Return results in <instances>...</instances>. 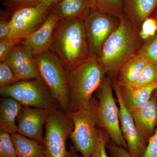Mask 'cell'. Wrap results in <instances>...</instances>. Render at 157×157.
<instances>
[{
    "label": "cell",
    "mask_w": 157,
    "mask_h": 157,
    "mask_svg": "<svg viewBox=\"0 0 157 157\" xmlns=\"http://www.w3.org/2000/svg\"><path fill=\"white\" fill-rule=\"evenodd\" d=\"M18 157H47L44 145L36 140L16 133L11 135Z\"/></svg>",
    "instance_id": "44dd1931"
},
{
    "label": "cell",
    "mask_w": 157,
    "mask_h": 157,
    "mask_svg": "<svg viewBox=\"0 0 157 157\" xmlns=\"http://www.w3.org/2000/svg\"><path fill=\"white\" fill-rule=\"evenodd\" d=\"M0 94L2 97L14 98L23 105L48 109L56 108L55 100L40 79L21 80L10 86L0 87Z\"/></svg>",
    "instance_id": "ba28073f"
},
{
    "label": "cell",
    "mask_w": 157,
    "mask_h": 157,
    "mask_svg": "<svg viewBox=\"0 0 157 157\" xmlns=\"http://www.w3.org/2000/svg\"><path fill=\"white\" fill-rule=\"evenodd\" d=\"M43 144L47 157H74L75 150L67 151L66 142L74 128L72 121L57 108L51 109L45 124Z\"/></svg>",
    "instance_id": "52a82bcc"
},
{
    "label": "cell",
    "mask_w": 157,
    "mask_h": 157,
    "mask_svg": "<svg viewBox=\"0 0 157 157\" xmlns=\"http://www.w3.org/2000/svg\"><path fill=\"white\" fill-rule=\"evenodd\" d=\"M49 50L58 57L66 71L86 59L90 50L83 19H59Z\"/></svg>",
    "instance_id": "6da1fadb"
},
{
    "label": "cell",
    "mask_w": 157,
    "mask_h": 157,
    "mask_svg": "<svg viewBox=\"0 0 157 157\" xmlns=\"http://www.w3.org/2000/svg\"><path fill=\"white\" fill-rule=\"evenodd\" d=\"M157 31V20L149 17L144 21L138 35L142 40H147L154 36Z\"/></svg>",
    "instance_id": "f1b7e54d"
},
{
    "label": "cell",
    "mask_w": 157,
    "mask_h": 157,
    "mask_svg": "<svg viewBox=\"0 0 157 157\" xmlns=\"http://www.w3.org/2000/svg\"><path fill=\"white\" fill-rule=\"evenodd\" d=\"M19 40L9 39L0 42V62L5 61L7 56L17 44Z\"/></svg>",
    "instance_id": "4dcf8cb0"
},
{
    "label": "cell",
    "mask_w": 157,
    "mask_h": 157,
    "mask_svg": "<svg viewBox=\"0 0 157 157\" xmlns=\"http://www.w3.org/2000/svg\"><path fill=\"white\" fill-rule=\"evenodd\" d=\"M110 138L104 129L99 128V135L97 144L90 157H108L106 148Z\"/></svg>",
    "instance_id": "4316f807"
},
{
    "label": "cell",
    "mask_w": 157,
    "mask_h": 157,
    "mask_svg": "<svg viewBox=\"0 0 157 157\" xmlns=\"http://www.w3.org/2000/svg\"><path fill=\"white\" fill-rule=\"evenodd\" d=\"M66 72L70 90L68 111H76L89 106L93 94L106 78V73L97 56L90 55L84 61Z\"/></svg>",
    "instance_id": "3957f363"
},
{
    "label": "cell",
    "mask_w": 157,
    "mask_h": 157,
    "mask_svg": "<svg viewBox=\"0 0 157 157\" xmlns=\"http://www.w3.org/2000/svg\"><path fill=\"white\" fill-rule=\"evenodd\" d=\"M11 13L5 11L1 13V20H0V42L5 41L9 39L11 27H10V19Z\"/></svg>",
    "instance_id": "f546056e"
},
{
    "label": "cell",
    "mask_w": 157,
    "mask_h": 157,
    "mask_svg": "<svg viewBox=\"0 0 157 157\" xmlns=\"http://www.w3.org/2000/svg\"><path fill=\"white\" fill-rule=\"evenodd\" d=\"M18 81L8 64L6 61L0 62V87L10 86Z\"/></svg>",
    "instance_id": "d4e9b609"
},
{
    "label": "cell",
    "mask_w": 157,
    "mask_h": 157,
    "mask_svg": "<svg viewBox=\"0 0 157 157\" xmlns=\"http://www.w3.org/2000/svg\"><path fill=\"white\" fill-rule=\"evenodd\" d=\"M35 57L42 81L60 108L67 111L70 104V90L67 72L61 62L50 50Z\"/></svg>",
    "instance_id": "5b68a950"
},
{
    "label": "cell",
    "mask_w": 157,
    "mask_h": 157,
    "mask_svg": "<svg viewBox=\"0 0 157 157\" xmlns=\"http://www.w3.org/2000/svg\"><path fill=\"white\" fill-rule=\"evenodd\" d=\"M50 9L41 6L25 7L15 10L11 14L9 39L21 41L33 33L43 24Z\"/></svg>",
    "instance_id": "30bf717a"
},
{
    "label": "cell",
    "mask_w": 157,
    "mask_h": 157,
    "mask_svg": "<svg viewBox=\"0 0 157 157\" xmlns=\"http://www.w3.org/2000/svg\"><path fill=\"white\" fill-rule=\"evenodd\" d=\"M157 67L148 62L135 83L129 88H137L148 86L156 83Z\"/></svg>",
    "instance_id": "603a6c76"
},
{
    "label": "cell",
    "mask_w": 157,
    "mask_h": 157,
    "mask_svg": "<svg viewBox=\"0 0 157 157\" xmlns=\"http://www.w3.org/2000/svg\"><path fill=\"white\" fill-rule=\"evenodd\" d=\"M148 61L135 54L121 67L118 72L117 80L121 87H131L143 71Z\"/></svg>",
    "instance_id": "ffe728a7"
},
{
    "label": "cell",
    "mask_w": 157,
    "mask_h": 157,
    "mask_svg": "<svg viewBox=\"0 0 157 157\" xmlns=\"http://www.w3.org/2000/svg\"><path fill=\"white\" fill-rule=\"evenodd\" d=\"M97 104L98 102L92 98L87 107L76 111H66L74 125L70 135L73 148L86 157H91L99 137V128L97 127L96 117Z\"/></svg>",
    "instance_id": "277c9868"
},
{
    "label": "cell",
    "mask_w": 157,
    "mask_h": 157,
    "mask_svg": "<svg viewBox=\"0 0 157 157\" xmlns=\"http://www.w3.org/2000/svg\"></svg>",
    "instance_id": "74e56055"
},
{
    "label": "cell",
    "mask_w": 157,
    "mask_h": 157,
    "mask_svg": "<svg viewBox=\"0 0 157 157\" xmlns=\"http://www.w3.org/2000/svg\"></svg>",
    "instance_id": "8d00e7d4"
},
{
    "label": "cell",
    "mask_w": 157,
    "mask_h": 157,
    "mask_svg": "<svg viewBox=\"0 0 157 157\" xmlns=\"http://www.w3.org/2000/svg\"><path fill=\"white\" fill-rule=\"evenodd\" d=\"M59 17L51 10L48 17L39 29L20 41L35 57L49 50L52 39Z\"/></svg>",
    "instance_id": "5bb4252c"
},
{
    "label": "cell",
    "mask_w": 157,
    "mask_h": 157,
    "mask_svg": "<svg viewBox=\"0 0 157 157\" xmlns=\"http://www.w3.org/2000/svg\"><path fill=\"white\" fill-rule=\"evenodd\" d=\"M142 157H157V127L149 138L146 150Z\"/></svg>",
    "instance_id": "d6a6232c"
},
{
    "label": "cell",
    "mask_w": 157,
    "mask_h": 157,
    "mask_svg": "<svg viewBox=\"0 0 157 157\" xmlns=\"http://www.w3.org/2000/svg\"><path fill=\"white\" fill-rule=\"evenodd\" d=\"M113 17L92 8L83 18L90 55L98 56L106 40L117 26L119 20L117 22Z\"/></svg>",
    "instance_id": "9c48e42d"
},
{
    "label": "cell",
    "mask_w": 157,
    "mask_h": 157,
    "mask_svg": "<svg viewBox=\"0 0 157 157\" xmlns=\"http://www.w3.org/2000/svg\"><path fill=\"white\" fill-rule=\"evenodd\" d=\"M153 96H154V97H156V98H157V88L155 90L154 92L153 93L152 95Z\"/></svg>",
    "instance_id": "e575fe53"
},
{
    "label": "cell",
    "mask_w": 157,
    "mask_h": 157,
    "mask_svg": "<svg viewBox=\"0 0 157 157\" xmlns=\"http://www.w3.org/2000/svg\"><path fill=\"white\" fill-rule=\"evenodd\" d=\"M5 61L13 70L18 81L32 79L42 81L37 68L36 57L21 42L14 46Z\"/></svg>",
    "instance_id": "4fadbf2b"
},
{
    "label": "cell",
    "mask_w": 157,
    "mask_h": 157,
    "mask_svg": "<svg viewBox=\"0 0 157 157\" xmlns=\"http://www.w3.org/2000/svg\"><path fill=\"white\" fill-rule=\"evenodd\" d=\"M157 88V82L137 88L126 89L120 86L121 97L124 105L131 112L140 109L148 102Z\"/></svg>",
    "instance_id": "ac0fdd59"
},
{
    "label": "cell",
    "mask_w": 157,
    "mask_h": 157,
    "mask_svg": "<svg viewBox=\"0 0 157 157\" xmlns=\"http://www.w3.org/2000/svg\"><path fill=\"white\" fill-rule=\"evenodd\" d=\"M61 0H41L39 6H42L47 9H51Z\"/></svg>",
    "instance_id": "836d02e7"
},
{
    "label": "cell",
    "mask_w": 157,
    "mask_h": 157,
    "mask_svg": "<svg viewBox=\"0 0 157 157\" xmlns=\"http://www.w3.org/2000/svg\"><path fill=\"white\" fill-rule=\"evenodd\" d=\"M136 54L157 67V35L147 40Z\"/></svg>",
    "instance_id": "cb8c5ba5"
},
{
    "label": "cell",
    "mask_w": 157,
    "mask_h": 157,
    "mask_svg": "<svg viewBox=\"0 0 157 157\" xmlns=\"http://www.w3.org/2000/svg\"><path fill=\"white\" fill-rule=\"evenodd\" d=\"M95 9L117 18L124 16L123 0H90Z\"/></svg>",
    "instance_id": "7402d4cb"
},
{
    "label": "cell",
    "mask_w": 157,
    "mask_h": 157,
    "mask_svg": "<svg viewBox=\"0 0 157 157\" xmlns=\"http://www.w3.org/2000/svg\"><path fill=\"white\" fill-rule=\"evenodd\" d=\"M97 92L98 101L96 117L98 126L107 132L115 144L128 150L120 125L119 109L113 94L112 78L106 77Z\"/></svg>",
    "instance_id": "8992f818"
},
{
    "label": "cell",
    "mask_w": 157,
    "mask_h": 157,
    "mask_svg": "<svg viewBox=\"0 0 157 157\" xmlns=\"http://www.w3.org/2000/svg\"><path fill=\"white\" fill-rule=\"evenodd\" d=\"M0 101V133L16 134L17 126L15 121L23 105L10 97H3Z\"/></svg>",
    "instance_id": "e0dca14e"
},
{
    "label": "cell",
    "mask_w": 157,
    "mask_h": 157,
    "mask_svg": "<svg viewBox=\"0 0 157 157\" xmlns=\"http://www.w3.org/2000/svg\"><path fill=\"white\" fill-rule=\"evenodd\" d=\"M0 157H18L9 133H0Z\"/></svg>",
    "instance_id": "484cf974"
},
{
    "label": "cell",
    "mask_w": 157,
    "mask_h": 157,
    "mask_svg": "<svg viewBox=\"0 0 157 157\" xmlns=\"http://www.w3.org/2000/svg\"><path fill=\"white\" fill-rule=\"evenodd\" d=\"M41 0H3L6 11L12 13L17 9L25 7L39 6Z\"/></svg>",
    "instance_id": "83f0119b"
},
{
    "label": "cell",
    "mask_w": 157,
    "mask_h": 157,
    "mask_svg": "<svg viewBox=\"0 0 157 157\" xmlns=\"http://www.w3.org/2000/svg\"><path fill=\"white\" fill-rule=\"evenodd\" d=\"M50 110L23 105L17 119V133L44 145L43 128Z\"/></svg>",
    "instance_id": "7c38bea8"
},
{
    "label": "cell",
    "mask_w": 157,
    "mask_h": 157,
    "mask_svg": "<svg viewBox=\"0 0 157 157\" xmlns=\"http://www.w3.org/2000/svg\"><path fill=\"white\" fill-rule=\"evenodd\" d=\"M112 84L119 105V114L121 128L128 145V151L133 157H142L147 143L140 137L132 113L124 105L121 97L120 85L117 79L112 78Z\"/></svg>",
    "instance_id": "8fae6325"
},
{
    "label": "cell",
    "mask_w": 157,
    "mask_h": 157,
    "mask_svg": "<svg viewBox=\"0 0 157 157\" xmlns=\"http://www.w3.org/2000/svg\"><path fill=\"white\" fill-rule=\"evenodd\" d=\"M92 8L94 4L90 0H61L51 9L59 19L79 18L83 19Z\"/></svg>",
    "instance_id": "d6986e66"
},
{
    "label": "cell",
    "mask_w": 157,
    "mask_h": 157,
    "mask_svg": "<svg viewBox=\"0 0 157 157\" xmlns=\"http://www.w3.org/2000/svg\"><path fill=\"white\" fill-rule=\"evenodd\" d=\"M74 157H86L83 156H81V157L79 156H78V155H76V154H75V153H74Z\"/></svg>",
    "instance_id": "d590c367"
},
{
    "label": "cell",
    "mask_w": 157,
    "mask_h": 157,
    "mask_svg": "<svg viewBox=\"0 0 157 157\" xmlns=\"http://www.w3.org/2000/svg\"><path fill=\"white\" fill-rule=\"evenodd\" d=\"M157 99L152 96L143 107L131 112L138 134L147 143L157 127Z\"/></svg>",
    "instance_id": "9a60e30c"
},
{
    "label": "cell",
    "mask_w": 157,
    "mask_h": 157,
    "mask_svg": "<svg viewBox=\"0 0 157 157\" xmlns=\"http://www.w3.org/2000/svg\"><path fill=\"white\" fill-rule=\"evenodd\" d=\"M107 38L98 55V61L106 73L113 74L138 50L140 38L136 30L124 15Z\"/></svg>",
    "instance_id": "7a4b0ae2"
},
{
    "label": "cell",
    "mask_w": 157,
    "mask_h": 157,
    "mask_svg": "<svg viewBox=\"0 0 157 157\" xmlns=\"http://www.w3.org/2000/svg\"><path fill=\"white\" fill-rule=\"evenodd\" d=\"M106 147L110 154L109 157H133L126 149L117 145L111 139Z\"/></svg>",
    "instance_id": "1f68e13d"
},
{
    "label": "cell",
    "mask_w": 157,
    "mask_h": 157,
    "mask_svg": "<svg viewBox=\"0 0 157 157\" xmlns=\"http://www.w3.org/2000/svg\"><path fill=\"white\" fill-rule=\"evenodd\" d=\"M124 15L136 30L157 6V0H123Z\"/></svg>",
    "instance_id": "2e32d148"
}]
</instances>
